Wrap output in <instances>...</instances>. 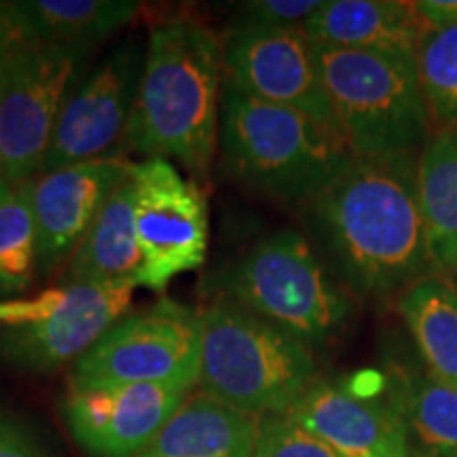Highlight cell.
Listing matches in <instances>:
<instances>
[{
	"label": "cell",
	"instance_id": "obj_1",
	"mask_svg": "<svg viewBox=\"0 0 457 457\" xmlns=\"http://www.w3.org/2000/svg\"><path fill=\"white\" fill-rule=\"evenodd\" d=\"M307 222L356 295L403 293L432 267L413 155L352 157L307 202Z\"/></svg>",
	"mask_w": 457,
	"mask_h": 457
},
{
	"label": "cell",
	"instance_id": "obj_2",
	"mask_svg": "<svg viewBox=\"0 0 457 457\" xmlns=\"http://www.w3.org/2000/svg\"><path fill=\"white\" fill-rule=\"evenodd\" d=\"M220 81L222 45L208 26L187 17L155 26L121 145L204 179L219 146Z\"/></svg>",
	"mask_w": 457,
	"mask_h": 457
},
{
	"label": "cell",
	"instance_id": "obj_3",
	"mask_svg": "<svg viewBox=\"0 0 457 457\" xmlns=\"http://www.w3.org/2000/svg\"><path fill=\"white\" fill-rule=\"evenodd\" d=\"M219 148L233 180L282 202H310L353 157L337 129L227 83Z\"/></svg>",
	"mask_w": 457,
	"mask_h": 457
},
{
	"label": "cell",
	"instance_id": "obj_4",
	"mask_svg": "<svg viewBox=\"0 0 457 457\" xmlns=\"http://www.w3.org/2000/svg\"><path fill=\"white\" fill-rule=\"evenodd\" d=\"M310 347L236 303L202 312L199 390L245 415H284L313 386Z\"/></svg>",
	"mask_w": 457,
	"mask_h": 457
},
{
	"label": "cell",
	"instance_id": "obj_5",
	"mask_svg": "<svg viewBox=\"0 0 457 457\" xmlns=\"http://www.w3.org/2000/svg\"><path fill=\"white\" fill-rule=\"evenodd\" d=\"M337 129L353 157L413 155L430 138L415 57L313 45Z\"/></svg>",
	"mask_w": 457,
	"mask_h": 457
},
{
	"label": "cell",
	"instance_id": "obj_6",
	"mask_svg": "<svg viewBox=\"0 0 457 457\" xmlns=\"http://www.w3.org/2000/svg\"><path fill=\"white\" fill-rule=\"evenodd\" d=\"M225 299L295 337L303 345L337 335L352 307L301 233L261 239L220 278Z\"/></svg>",
	"mask_w": 457,
	"mask_h": 457
},
{
	"label": "cell",
	"instance_id": "obj_7",
	"mask_svg": "<svg viewBox=\"0 0 457 457\" xmlns=\"http://www.w3.org/2000/svg\"><path fill=\"white\" fill-rule=\"evenodd\" d=\"M136 284L62 282L30 299L0 301V358L51 373L77 364L131 305Z\"/></svg>",
	"mask_w": 457,
	"mask_h": 457
},
{
	"label": "cell",
	"instance_id": "obj_8",
	"mask_svg": "<svg viewBox=\"0 0 457 457\" xmlns=\"http://www.w3.org/2000/svg\"><path fill=\"white\" fill-rule=\"evenodd\" d=\"M202 360V312L162 299L119 320L74 364L87 384H176L195 387Z\"/></svg>",
	"mask_w": 457,
	"mask_h": 457
},
{
	"label": "cell",
	"instance_id": "obj_9",
	"mask_svg": "<svg viewBox=\"0 0 457 457\" xmlns=\"http://www.w3.org/2000/svg\"><path fill=\"white\" fill-rule=\"evenodd\" d=\"M85 47L30 41L17 51L0 94V171L11 187L43 168Z\"/></svg>",
	"mask_w": 457,
	"mask_h": 457
},
{
	"label": "cell",
	"instance_id": "obj_10",
	"mask_svg": "<svg viewBox=\"0 0 457 457\" xmlns=\"http://www.w3.org/2000/svg\"><path fill=\"white\" fill-rule=\"evenodd\" d=\"M140 270L136 286L163 293L176 276L197 270L208 253V205L195 182L168 159L134 163Z\"/></svg>",
	"mask_w": 457,
	"mask_h": 457
},
{
	"label": "cell",
	"instance_id": "obj_11",
	"mask_svg": "<svg viewBox=\"0 0 457 457\" xmlns=\"http://www.w3.org/2000/svg\"><path fill=\"white\" fill-rule=\"evenodd\" d=\"M225 83L337 129L313 43L303 28L233 26L220 38ZM339 131V129H337Z\"/></svg>",
	"mask_w": 457,
	"mask_h": 457
},
{
	"label": "cell",
	"instance_id": "obj_12",
	"mask_svg": "<svg viewBox=\"0 0 457 457\" xmlns=\"http://www.w3.org/2000/svg\"><path fill=\"white\" fill-rule=\"evenodd\" d=\"M142 68L145 57L140 45L125 43L68 94L38 174L108 157V151L117 142H123Z\"/></svg>",
	"mask_w": 457,
	"mask_h": 457
},
{
	"label": "cell",
	"instance_id": "obj_13",
	"mask_svg": "<svg viewBox=\"0 0 457 457\" xmlns=\"http://www.w3.org/2000/svg\"><path fill=\"white\" fill-rule=\"evenodd\" d=\"M193 387L176 384H68L64 415L74 441L94 457H136Z\"/></svg>",
	"mask_w": 457,
	"mask_h": 457
},
{
	"label": "cell",
	"instance_id": "obj_14",
	"mask_svg": "<svg viewBox=\"0 0 457 457\" xmlns=\"http://www.w3.org/2000/svg\"><path fill=\"white\" fill-rule=\"evenodd\" d=\"M131 162L108 155L38 174L30 182L41 270H54L57 262L72 256L114 188L131 174Z\"/></svg>",
	"mask_w": 457,
	"mask_h": 457
},
{
	"label": "cell",
	"instance_id": "obj_15",
	"mask_svg": "<svg viewBox=\"0 0 457 457\" xmlns=\"http://www.w3.org/2000/svg\"><path fill=\"white\" fill-rule=\"evenodd\" d=\"M341 457H411L403 421L375 400L313 384L286 413Z\"/></svg>",
	"mask_w": 457,
	"mask_h": 457
},
{
	"label": "cell",
	"instance_id": "obj_16",
	"mask_svg": "<svg viewBox=\"0 0 457 457\" xmlns=\"http://www.w3.org/2000/svg\"><path fill=\"white\" fill-rule=\"evenodd\" d=\"M430 30L415 3L403 0H327L303 26L313 45L417 57Z\"/></svg>",
	"mask_w": 457,
	"mask_h": 457
},
{
	"label": "cell",
	"instance_id": "obj_17",
	"mask_svg": "<svg viewBox=\"0 0 457 457\" xmlns=\"http://www.w3.org/2000/svg\"><path fill=\"white\" fill-rule=\"evenodd\" d=\"M261 420L204 392L188 394L136 457H254Z\"/></svg>",
	"mask_w": 457,
	"mask_h": 457
},
{
	"label": "cell",
	"instance_id": "obj_18",
	"mask_svg": "<svg viewBox=\"0 0 457 457\" xmlns=\"http://www.w3.org/2000/svg\"><path fill=\"white\" fill-rule=\"evenodd\" d=\"M138 228H136L134 168L112 191L94 225L77 245L62 282L136 284L140 270Z\"/></svg>",
	"mask_w": 457,
	"mask_h": 457
},
{
	"label": "cell",
	"instance_id": "obj_19",
	"mask_svg": "<svg viewBox=\"0 0 457 457\" xmlns=\"http://www.w3.org/2000/svg\"><path fill=\"white\" fill-rule=\"evenodd\" d=\"M417 197L434 270L457 271V128H436L417 159Z\"/></svg>",
	"mask_w": 457,
	"mask_h": 457
},
{
	"label": "cell",
	"instance_id": "obj_20",
	"mask_svg": "<svg viewBox=\"0 0 457 457\" xmlns=\"http://www.w3.org/2000/svg\"><path fill=\"white\" fill-rule=\"evenodd\" d=\"M398 313L430 375L457 386V290L441 276H424L398 296Z\"/></svg>",
	"mask_w": 457,
	"mask_h": 457
},
{
	"label": "cell",
	"instance_id": "obj_21",
	"mask_svg": "<svg viewBox=\"0 0 457 457\" xmlns=\"http://www.w3.org/2000/svg\"><path fill=\"white\" fill-rule=\"evenodd\" d=\"M15 7L37 41L87 49L128 26L142 4L131 0H24Z\"/></svg>",
	"mask_w": 457,
	"mask_h": 457
},
{
	"label": "cell",
	"instance_id": "obj_22",
	"mask_svg": "<svg viewBox=\"0 0 457 457\" xmlns=\"http://www.w3.org/2000/svg\"><path fill=\"white\" fill-rule=\"evenodd\" d=\"M38 267V236L34 222L30 182L11 188L0 199V301L32 284Z\"/></svg>",
	"mask_w": 457,
	"mask_h": 457
},
{
	"label": "cell",
	"instance_id": "obj_23",
	"mask_svg": "<svg viewBox=\"0 0 457 457\" xmlns=\"http://www.w3.org/2000/svg\"><path fill=\"white\" fill-rule=\"evenodd\" d=\"M415 62L430 121L457 128V24L430 28Z\"/></svg>",
	"mask_w": 457,
	"mask_h": 457
},
{
	"label": "cell",
	"instance_id": "obj_24",
	"mask_svg": "<svg viewBox=\"0 0 457 457\" xmlns=\"http://www.w3.org/2000/svg\"><path fill=\"white\" fill-rule=\"evenodd\" d=\"M409 424L434 457H457V386L428 375L409 396Z\"/></svg>",
	"mask_w": 457,
	"mask_h": 457
},
{
	"label": "cell",
	"instance_id": "obj_25",
	"mask_svg": "<svg viewBox=\"0 0 457 457\" xmlns=\"http://www.w3.org/2000/svg\"><path fill=\"white\" fill-rule=\"evenodd\" d=\"M254 457H341L322 438L296 424L288 415L261 420Z\"/></svg>",
	"mask_w": 457,
	"mask_h": 457
},
{
	"label": "cell",
	"instance_id": "obj_26",
	"mask_svg": "<svg viewBox=\"0 0 457 457\" xmlns=\"http://www.w3.org/2000/svg\"><path fill=\"white\" fill-rule=\"evenodd\" d=\"M324 0H253L239 9L242 26L303 28Z\"/></svg>",
	"mask_w": 457,
	"mask_h": 457
},
{
	"label": "cell",
	"instance_id": "obj_27",
	"mask_svg": "<svg viewBox=\"0 0 457 457\" xmlns=\"http://www.w3.org/2000/svg\"><path fill=\"white\" fill-rule=\"evenodd\" d=\"M30 41H37V38L32 37L15 3H0V94H3L17 51Z\"/></svg>",
	"mask_w": 457,
	"mask_h": 457
},
{
	"label": "cell",
	"instance_id": "obj_28",
	"mask_svg": "<svg viewBox=\"0 0 457 457\" xmlns=\"http://www.w3.org/2000/svg\"><path fill=\"white\" fill-rule=\"evenodd\" d=\"M0 457H43V453L24 426L0 417Z\"/></svg>",
	"mask_w": 457,
	"mask_h": 457
},
{
	"label": "cell",
	"instance_id": "obj_29",
	"mask_svg": "<svg viewBox=\"0 0 457 457\" xmlns=\"http://www.w3.org/2000/svg\"><path fill=\"white\" fill-rule=\"evenodd\" d=\"M415 7L430 28L457 24V0H420Z\"/></svg>",
	"mask_w": 457,
	"mask_h": 457
},
{
	"label": "cell",
	"instance_id": "obj_30",
	"mask_svg": "<svg viewBox=\"0 0 457 457\" xmlns=\"http://www.w3.org/2000/svg\"><path fill=\"white\" fill-rule=\"evenodd\" d=\"M11 188H13V187L9 185L7 179H4V174H3V171H0V199L7 197L9 193H11Z\"/></svg>",
	"mask_w": 457,
	"mask_h": 457
}]
</instances>
